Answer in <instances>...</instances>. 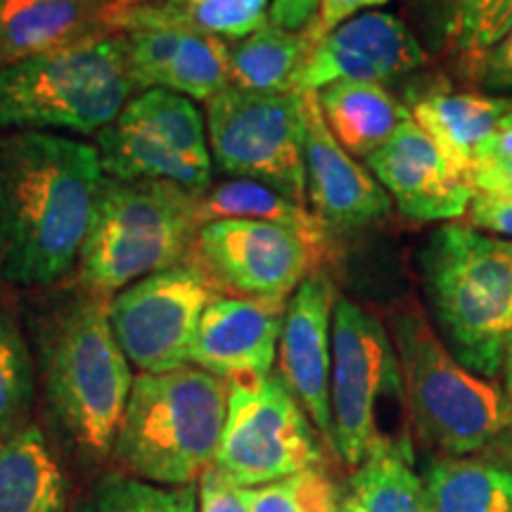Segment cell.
<instances>
[{
  "label": "cell",
  "mask_w": 512,
  "mask_h": 512,
  "mask_svg": "<svg viewBox=\"0 0 512 512\" xmlns=\"http://www.w3.org/2000/svg\"><path fill=\"white\" fill-rule=\"evenodd\" d=\"M320 434L278 375L228 382V415L216 467L254 489L325 465Z\"/></svg>",
  "instance_id": "cell-10"
},
{
  "label": "cell",
  "mask_w": 512,
  "mask_h": 512,
  "mask_svg": "<svg viewBox=\"0 0 512 512\" xmlns=\"http://www.w3.org/2000/svg\"><path fill=\"white\" fill-rule=\"evenodd\" d=\"M320 10V0H271L268 22L287 31H306Z\"/></svg>",
  "instance_id": "cell-40"
},
{
  "label": "cell",
  "mask_w": 512,
  "mask_h": 512,
  "mask_svg": "<svg viewBox=\"0 0 512 512\" xmlns=\"http://www.w3.org/2000/svg\"><path fill=\"white\" fill-rule=\"evenodd\" d=\"M271 0H131L119 12V36L138 29H181L242 41L268 22Z\"/></svg>",
  "instance_id": "cell-20"
},
{
  "label": "cell",
  "mask_w": 512,
  "mask_h": 512,
  "mask_svg": "<svg viewBox=\"0 0 512 512\" xmlns=\"http://www.w3.org/2000/svg\"><path fill=\"white\" fill-rule=\"evenodd\" d=\"M467 214L475 230H484L498 238H512V200L475 192Z\"/></svg>",
  "instance_id": "cell-36"
},
{
  "label": "cell",
  "mask_w": 512,
  "mask_h": 512,
  "mask_svg": "<svg viewBox=\"0 0 512 512\" xmlns=\"http://www.w3.org/2000/svg\"><path fill=\"white\" fill-rule=\"evenodd\" d=\"M503 370H505V389H508V399L512 403V339H510V344H508V351H505Z\"/></svg>",
  "instance_id": "cell-42"
},
{
  "label": "cell",
  "mask_w": 512,
  "mask_h": 512,
  "mask_svg": "<svg viewBox=\"0 0 512 512\" xmlns=\"http://www.w3.org/2000/svg\"><path fill=\"white\" fill-rule=\"evenodd\" d=\"M249 512H342V491L323 467L245 489Z\"/></svg>",
  "instance_id": "cell-33"
},
{
  "label": "cell",
  "mask_w": 512,
  "mask_h": 512,
  "mask_svg": "<svg viewBox=\"0 0 512 512\" xmlns=\"http://www.w3.org/2000/svg\"><path fill=\"white\" fill-rule=\"evenodd\" d=\"M479 83L496 93L512 91V24L508 34L496 43L494 50L486 57L482 81Z\"/></svg>",
  "instance_id": "cell-39"
},
{
  "label": "cell",
  "mask_w": 512,
  "mask_h": 512,
  "mask_svg": "<svg viewBox=\"0 0 512 512\" xmlns=\"http://www.w3.org/2000/svg\"><path fill=\"white\" fill-rule=\"evenodd\" d=\"M136 91L124 36H100L0 72V131L91 136L112 126Z\"/></svg>",
  "instance_id": "cell-6"
},
{
  "label": "cell",
  "mask_w": 512,
  "mask_h": 512,
  "mask_svg": "<svg viewBox=\"0 0 512 512\" xmlns=\"http://www.w3.org/2000/svg\"><path fill=\"white\" fill-rule=\"evenodd\" d=\"M432 512H512V472L470 458H439L427 465Z\"/></svg>",
  "instance_id": "cell-27"
},
{
  "label": "cell",
  "mask_w": 512,
  "mask_h": 512,
  "mask_svg": "<svg viewBox=\"0 0 512 512\" xmlns=\"http://www.w3.org/2000/svg\"><path fill=\"white\" fill-rule=\"evenodd\" d=\"M117 121L121 126L174 147L185 157L211 164L207 126L190 98L164 88H152L140 93L138 98H131Z\"/></svg>",
  "instance_id": "cell-28"
},
{
  "label": "cell",
  "mask_w": 512,
  "mask_h": 512,
  "mask_svg": "<svg viewBox=\"0 0 512 512\" xmlns=\"http://www.w3.org/2000/svg\"><path fill=\"white\" fill-rule=\"evenodd\" d=\"M413 453L375 448L342 491V512H432L425 482L413 470Z\"/></svg>",
  "instance_id": "cell-25"
},
{
  "label": "cell",
  "mask_w": 512,
  "mask_h": 512,
  "mask_svg": "<svg viewBox=\"0 0 512 512\" xmlns=\"http://www.w3.org/2000/svg\"><path fill=\"white\" fill-rule=\"evenodd\" d=\"M43 392L55 425L81 456L110 460L133 375L110 325V297L86 292L38 328Z\"/></svg>",
  "instance_id": "cell-2"
},
{
  "label": "cell",
  "mask_w": 512,
  "mask_h": 512,
  "mask_svg": "<svg viewBox=\"0 0 512 512\" xmlns=\"http://www.w3.org/2000/svg\"><path fill=\"white\" fill-rule=\"evenodd\" d=\"M420 268L448 351L472 373L496 377L512 339V242L448 223L422 247Z\"/></svg>",
  "instance_id": "cell-3"
},
{
  "label": "cell",
  "mask_w": 512,
  "mask_h": 512,
  "mask_svg": "<svg viewBox=\"0 0 512 512\" xmlns=\"http://www.w3.org/2000/svg\"><path fill=\"white\" fill-rule=\"evenodd\" d=\"M195 484L166 486L131 475L102 477L79 512H200Z\"/></svg>",
  "instance_id": "cell-31"
},
{
  "label": "cell",
  "mask_w": 512,
  "mask_h": 512,
  "mask_svg": "<svg viewBox=\"0 0 512 512\" xmlns=\"http://www.w3.org/2000/svg\"><path fill=\"white\" fill-rule=\"evenodd\" d=\"M392 342L413 427L441 451H479L505 430L510 399L448 351L418 306L392 316Z\"/></svg>",
  "instance_id": "cell-8"
},
{
  "label": "cell",
  "mask_w": 512,
  "mask_h": 512,
  "mask_svg": "<svg viewBox=\"0 0 512 512\" xmlns=\"http://www.w3.org/2000/svg\"><path fill=\"white\" fill-rule=\"evenodd\" d=\"M316 46L311 31H287L266 22L230 46V86L249 93H292L306 57Z\"/></svg>",
  "instance_id": "cell-24"
},
{
  "label": "cell",
  "mask_w": 512,
  "mask_h": 512,
  "mask_svg": "<svg viewBox=\"0 0 512 512\" xmlns=\"http://www.w3.org/2000/svg\"><path fill=\"white\" fill-rule=\"evenodd\" d=\"M230 86V43L185 31L159 88L183 98L209 102Z\"/></svg>",
  "instance_id": "cell-29"
},
{
  "label": "cell",
  "mask_w": 512,
  "mask_h": 512,
  "mask_svg": "<svg viewBox=\"0 0 512 512\" xmlns=\"http://www.w3.org/2000/svg\"><path fill=\"white\" fill-rule=\"evenodd\" d=\"M505 157H512V110L498 121L494 133H491V136L482 143V147H479L475 166L479 162H494V159Z\"/></svg>",
  "instance_id": "cell-41"
},
{
  "label": "cell",
  "mask_w": 512,
  "mask_h": 512,
  "mask_svg": "<svg viewBox=\"0 0 512 512\" xmlns=\"http://www.w3.org/2000/svg\"><path fill=\"white\" fill-rule=\"evenodd\" d=\"M228 382L197 366L133 380L114 463L145 482L185 486L216 465L226 430Z\"/></svg>",
  "instance_id": "cell-4"
},
{
  "label": "cell",
  "mask_w": 512,
  "mask_h": 512,
  "mask_svg": "<svg viewBox=\"0 0 512 512\" xmlns=\"http://www.w3.org/2000/svg\"><path fill=\"white\" fill-rule=\"evenodd\" d=\"M456 3V53L460 72L482 81L484 62L512 24V0H453Z\"/></svg>",
  "instance_id": "cell-32"
},
{
  "label": "cell",
  "mask_w": 512,
  "mask_h": 512,
  "mask_svg": "<svg viewBox=\"0 0 512 512\" xmlns=\"http://www.w3.org/2000/svg\"><path fill=\"white\" fill-rule=\"evenodd\" d=\"M202 223L195 192L107 176L79 256L83 290L112 297L147 275L178 266L195 249Z\"/></svg>",
  "instance_id": "cell-5"
},
{
  "label": "cell",
  "mask_w": 512,
  "mask_h": 512,
  "mask_svg": "<svg viewBox=\"0 0 512 512\" xmlns=\"http://www.w3.org/2000/svg\"><path fill=\"white\" fill-rule=\"evenodd\" d=\"M472 188L482 195L512 200V157L479 162L472 171Z\"/></svg>",
  "instance_id": "cell-38"
},
{
  "label": "cell",
  "mask_w": 512,
  "mask_h": 512,
  "mask_svg": "<svg viewBox=\"0 0 512 512\" xmlns=\"http://www.w3.org/2000/svg\"><path fill=\"white\" fill-rule=\"evenodd\" d=\"M285 306L247 297H216L197 325L190 363L226 382L271 375Z\"/></svg>",
  "instance_id": "cell-17"
},
{
  "label": "cell",
  "mask_w": 512,
  "mask_h": 512,
  "mask_svg": "<svg viewBox=\"0 0 512 512\" xmlns=\"http://www.w3.org/2000/svg\"><path fill=\"white\" fill-rule=\"evenodd\" d=\"M200 211L204 223L216 219L280 223V226L302 233L325 256L330 252V233L325 223L309 207L297 204L283 192L268 188L264 183L233 178L228 183L211 185L204 195H200Z\"/></svg>",
  "instance_id": "cell-26"
},
{
  "label": "cell",
  "mask_w": 512,
  "mask_h": 512,
  "mask_svg": "<svg viewBox=\"0 0 512 512\" xmlns=\"http://www.w3.org/2000/svg\"><path fill=\"white\" fill-rule=\"evenodd\" d=\"M219 297L200 264H178L128 285L110 299V325L128 363L143 373L190 366L207 306Z\"/></svg>",
  "instance_id": "cell-11"
},
{
  "label": "cell",
  "mask_w": 512,
  "mask_h": 512,
  "mask_svg": "<svg viewBox=\"0 0 512 512\" xmlns=\"http://www.w3.org/2000/svg\"><path fill=\"white\" fill-rule=\"evenodd\" d=\"M105 178L95 145L43 131L0 136V280L48 287L72 271Z\"/></svg>",
  "instance_id": "cell-1"
},
{
  "label": "cell",
  "mask_w": 512,
  "mask_h": 512,
  "mask_svg": "<svg viewBox=\"0 0 512 512\" xmlns=\"http://www.w3.org/2000/svg\"><path fill=\"white\" fill-rule=\"evenodd\" d=\"M335 285L325 273H311L285 306L278 344V377L302 403L325 444L332 448V313ZM335 451V448H332Z\"/></svg>",
  "instance_id": "cell-14"
},
{
  "label": "cell",
  "mask_w": 512,
  "mask_h": 512,
  "mask_svg": "<svg viewBox=\"0 0 512 512\" xmlns=\"http://www.w3.org/2000/svg\"><path fill=\"white\" fill-rule=\"evenodd\" d=\"M366 164L396 209L411 221H456L467 214L475 197V188L451 169L439 147L413 119Z\"/></svg>",
  "instance_id": "cell-16"
},
{
  "label": "cell",
  "mask_w": 512,
  "mask_h": 512,
  "mask_svg": "<svg viewBox=\"0 0 512 512\" xmlns=\"http://www.w3.org/2000/svg\"><path fill=\"white\" fill-rule=\"evenodd\" d=\"M131 0H0V72L31 57L100 36H119Z\"/></svg>",
  "instance_id": "cell-18"
},
{
  "label": "cell",
  "mask_w": 512,
  "mask_h": 512,
  "mask_svg": "<svg viewBox=\"0 0 512 512\" xmlns=\"http://www.w3.org/2000/svg\"><path fill=\"white\" fill-rule=\"evenodd\" d=\"M183 34L185 31L181 29H138L124 34L128 69H131L136 88H143V91L159 88L166 67L181 46Z\"/></svg>",
  "instance_id": "cell-34"
},
{
  "label": "cell",
  "mask_w": 512,
  "mask_h": 512,
  "mask_svg": "<svg viewBox=\"0 0 512 512\" xmlns=\"http://www.w3.org/2000/svg\"><path fill=\"white\" fill-rule=\"evenodd\" d=\"M98 152L105 176L119 181H157L185 188L195 195H204L211 188V164L185 157L174 147L121 126H112L98 133Z\"/></svg>",
  "instance_id": "cell-23"
},
{
  "label": "cell",
  "mask_w": 512,
  "mask_h": 512,
  "mask_svg": "<svg viewBox=\"0 0 512 512\" xmlns=\"http://www.w3.org/2000/svg\"><path fill=\"white\" fill-rule=\"evenodd\" d=\"M330 406L332 448L354 470L380 446L413 453V420L392 337L344 297L332 313Z\"/></svg>",
  "instance_id": "cell-7"
},
{
  "label": "cell",
  "mask_w": 512,
  "mask_h": 512,
  "mask_svg": "<svg viewBox=\"0 0 512 512\" xmlns=\"http://www.w3.org/2000/svg\"><path fill=\"white\" fill-rule=\"evenodd\" d=\"M192 252L216 287L233 297L287 304L325 254L297 230L268 221L202 223Z\"/></svg>",
  "instance_id": "cell-12"
},
{
  "label": "cell",
  "mask_w": 512,
  "mask_h": 512,
  "mask_svg": "<svg viewBox=\"0 0 512 512\" xmlns=\"http://www.w3.org/2000/svg\"><path fill=\"white\" fill-rule=\"evenodd\" d=\"M0 512H67V482L38 425L0 441Z\"/></svg>",
  "instance_id": "cell-22"
},
{
  "label": "cell",
  "mask_w": 512,
  "mask_h": 512,
  "mask_svg": "<svg viewBox=\"0 0 512 512\" xmlns=\"http://www.w3.org/2000/svg\"><path fill=\"white\" fill-rule=\"evenodd\" d=\"M330 133L351 157L368 159L411 119V110L380 83H332L318 91Z\"/></svg>",
  "instance_id": "cell-21"
},
{
  "label": "cell",
  "mask_w": 512,
  "mask_h": 512,
  "mask_svg": "<svg viewBox=\"0 0 512 512\" xmlns=\"http://www.w3.org/2000/svg\"><path fill=\"white\" fill-rule=\"evenodd\" d=\"M387 3L389 0H320V10L309 31L318 41V38L330 34L332 29H337L339 24L349 22L351 17L363 15V10L382 8Z\"/></svg>",
  "instance_id": "cell-37"
},
{
  "label": "cell",
  "mask_w": 512,
  "mask_h": 512,
  "mask_svg": "<svg viewBox=\"0 0 512 512\" xmlns=\"http://www.w3.org/2000/svg\"><path fill=\"white\" fill-rule=\"evenodd\" d=\"M425 64V50L411 29L389 12H363L318 38L297 76L292 93H318L332 83H380L413 74Z\"/></svg>",
  "instance_id": "cell-13"
},
{
  "label": "cell",
  "mask_w": 512,
  "mask_h": 512,
  "mask_svg": "<svg viewBox=\"0 0 512 512\" xmlns=\"http://www.w3.org/2000/svg\"><path fill=\"white\" fill-rule=\"evenodd\" d=\"M200 512H249L245 489L214 465L200 479Z\"/></svg>",
  "instance_id": "cell-35"
},
{
  "label": "cell",
  "mask_w": 512,
  "mask_h": 512,
  "mask_svg": "<svg viewBox=\"0 0 512 512\" xmlns=\"http://www.w3.org/2000/svg\"><path fill=\"white\" fill-rule=\"evenodd\" d=\"M36 377L34 361L17 318L0 306V441L31 425Z\"/></svg>",
  "instance_id": "cell-30"
},
{
  "label": "cell",
  "mask_w": 512,
  "mask_h": 512,
  "mask_svg": "<svg viewBox=\"0 0 512 512\" xmlns=\"http://www.w3.org/2000/svg\"><path fill=\"white\" fill-rule=\"evenodd\" d=\"M302 98L306 202L311 211L328 230H361L382 221L392 211V197L332 136L320 112L318 93H302Z\"/></svg>",
  "instance_id": "cell-15"
},
{
  "label": "cell",
  "mask_w": 512,
  "mask_h": 512,
  "mask_svg": "<svg viewBox=\"0 0 512 512\" xmlns=\"http://www.w3.org/2000/svg\"><path fill=\"white\" fill-rule=\"evenodd\" d=\"M408 107L411 119L439 147L451 169L472 185L479 147L512 110V98L434 86L415 95Z\"/></svg>",
  "instance_id": "cell-19"
},
{
  "label": "cell",
  "mask_w": 512,
  "mask_h": 512,
  "mask_svg": "<svg viewBox=\"0 0 512 512\" xmlns=\"http://www.w3.org/2000/svg\"><path fill=\"white\" fill-rule=\"evenodd\" d=\"M209 152L223 174L264 183L306 202L304 98L228 86L207 102Z\"/></svg>",
  "instance_id": "cell-9"
}]
</instances>
